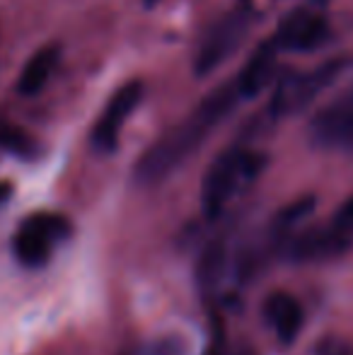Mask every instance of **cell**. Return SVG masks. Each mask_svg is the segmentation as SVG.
Segmentation results:
<instances>
[{
    "label": "cell",
    "mask_w": 353,
    "mask_h": 355,
    "mask_svg": "<svg viewBox=\"0 0 353 355\" xmlns=\"http://www.w3.org/2000/svg\"><path fill=\"white\" fill-rule=\"evenodd\" d=\"M247 32H250V12L245 10H232L225 17L218 19L198 46L196 58H193V73L208 75L218 66H223L242 44Z\"/></svg>",
    "instance_id": "cell-5"
},
{
    "label": "cell",
    "mask_w": 353,
    "mask_h": 355,
    "mask_svg": "<svg viewBox=\"0 0 353 355\" xmlns=\"http://www.w3.org/2000/svg\"><path fill=\"white\" fill-rule=\"evenodd\" d=\"M310 136L322 148L353 150V92L336 99L312 119Z\"/></svg>",
    "instance_id": "cell-9"
},
{
    "label": "cell",
    "mask_w": 353,
    "mask_h": 355,
    "mask_svg": "<svg viewBox=\"0 0 353 355\" xmlns=\"http://www.w3.org/2000/svg\"><path fill=\"white\" fill-rule=\"evenodd\" d=\"M240 99L242 97L235 83H225L213 92H208L201 99V104L179 126L165 133L160 141L143 153V157L138 159L136 169H133L136 182L141 187H155V184L165 182L175 169L182 167L206 143L213 128H218L230 116Z\"/></svg>",
    "instance_id": "cell-1"
},
{
    "label": "cell",
    "mask_w": 353,
    "mask_h": 355,
    "mask_svg": "<svg viewBox=\"0 0 353 355\" xmlns=\"http://www.w3.org/2000/svg\"><path fill=\"white\" fill-rule=\"evenodd\" d=\"M329 39V22L315 8H295L281 19L273 42L281 51H315Z\"/></svg>",
    "instance_id": "cell-7"
},
{
    "label": "cell",
    "mask_w": 353,
    "mask_h": 355,
    "mask_svg": "<svg viewBox=\"0 0 353 355\" xmlns=\"http://www.w3.org/2000/svg\"><path fill=\"white\" fill-rule=\"evenodd\" d=\"M312 208H315V198H310V196L295 201L293 206H288L286 211L276 218V230L278 232H288L293 225H298L302 218H307V215L312 213Z\"/></svg>",
    "instance_id": "cell-14"
},
{
    "label": "cell",
    "mask_w": 353,
    "mask_h": 355,
    "mask_svg": "<svg viewBox=\"0 0 353 355\" xmlns=\"http://www.w3.org/2000/svg\"><path fill=\"white\" fill-rule=\"evenodd\" d=\"M58 63V49L56 46H44L34 53L27 61V66L22 68L17 80V89L24 97H37L44 87L49 85L53 71Z\"/></svg>",
    "instance_id": "cell-12"
},
{
    "label": "cell",
    "mask_w": 353,
    "mask_h": 355,
    "mask_svg": "<svg viewBox=\"0 0 353 355\" xmlns=\"http://www.w3.org/2000/svg\"><path fill=\"white\" fill-rule=\"evenodd\" d=\"M266 167V155L247 148H230L218 155L216 162L208 167L201 187V206L206 218H218L237 193L245 191L257 182Z\"/></svg>",
    "instance_id": "cell-2"
},
{
    "label": "cell",
    "mask_w": 353,
    "mask_h": 355,
    "mask_svg": "<svg viewBox=\"0 0 353 355\" xmlns=\"http://www.w3.org/2000/svg\"><path fill=\"white\" fill-rule=\"evenodd\" d=\"M10 193H12V187H10V184H5V182H0V206L8 201Z\"/></svg>",
    "instance_id": "cell-18"
},
{
    "label": "cell",
    "mask_w": 353,
    "mask_h": 355,
    "mask_svg": "<svg viewBox=\"0 0 353 355\" xmlns=\"http://www.w3.org/2000/svg\"><path fill=\"white\" fill-rule=\"evenodd\" d=\"M71 234V223L61 215L53 213H37L27 218L12 239L15 257L22 266L37 268L44 266L51 254L53 242L66 239Z\"/></svg>",
    "instance_id": "cell-4"
},
{
    "label": "cell",
    "mask_w": 353,
    "mask_h": 355,
    "mask_svg": "<svg viewBox=\"0 0 353 355\" xmlns=\"http://www.w3.org/2000/svg\"><path fill=\"white\" fill-rule=\"evenodd\" d=\"M339 73H341V61H332L315 68V71L295 73L291 78L281 80L271 99V114L273 116H288V114H295L300 109H305L317 94H322L334 83Z\"/></svg>",
    "instance_id": "cell-6"
},
{
    "label": "cell",
    "mask_w": 353,
    "mask_h": 355,
    "mask_svg": "<svg viewBox=\"0 0 353 355\" xmlns=\"http://www.w3.org/2000/svg\"><path fill=\"white\" fill-rule=\"evenodd\" d=\"M225 261H227V252L223 242H211L203 249L196 266V281L201 285L203 293H211V290H216L221 285V278L225 273Z\"/></svg>",
    "instance_id": "cell-13"
},
{
    "label": "cell",
    "mask_w": 353,
    "mask_h": 355,
    "mask_svg": "<svg viewBox=\"0 0 353 355\" xmlns=\"http://www.w3.org/2000/svg\"><path fill=\"white\" fill-rule=\"evenodd\" d=\"M327 3V0H315V5H325Z\"/></svg>",
    "instance_id": "cell-19"
},
{
    "label": "cell",
    "mask_w": 353,
    "mask_h": 355,
    "mask_svg": "<svg viewBox=\"0 0 353 355\" xmlns=\"http://www.w3.org/2000/svg\"><path fill=\"white\" fill-rule=\"evenodd\" d=\"M317 355H353V348L336 341V338H325V341L317 346Z\"/></svg>",
    "instance_id": "cell-16"
},
{
    "label": "cell",
    "mask_w": 353,
    "mask_h": 355,
    "mask_svg": "<svg viewBox=\"0 0 353 355\" xmlns=\"http://www.w3.org/2000/svg\"><path fill=\"white\" fill-rule=\"evenodd\" d=\"M146 3H148V5H153V3H157V0H146Z\"/></svg>",
    "instance_id": "cell-20"
},
{
    "label": "cell",
    "mask_w": 353,
    "mask_h": 355,
    "mask_svg": "<svg viewBox=\"0 0 353 355\" xmlns=\"http://www.w3.org/2000/svg\"><path fill=\"white\" fill-rule=\"evenodd\" d=\"M184 353V346L179 338H167V341H160L155 346L153 355H182Z\"/></svg>",
    "instance_id": "cell-17"
},
{
    "label": "cell",
    "mask_w": 353,
    "mask_h": 355,
    "mask_svg": "<svg viewBox=\"0 0 353 355\" xmlns=\"http://www.w3.org/2000/svg\"><path fill=\"white\" fill-rule=\"evenodd\" d=\"M0 145H3L5 150H10V153L19 155V157H32V155L37 153V145H34V141L27 133L10 131V128L0 131Z\"/></svg>",
    "instance_id": "cell-15"
},
{
    "label": "cell",
    "mask_w": 353,
    "mask_h": 355,
    "mask_svg": "<svg viewBox=\"0 0 353 355\" xmlns=\"http://www.w3.org/2000/svg\"><path fill=\"white\" fill-rule=\"evenodd\" d=\"M264 317L283 346L295 343V338L300 336V331H302V322H305L300 302L288 293L268 295L266 304H264Z\"/></svg>",
    "instance_id": "cell-11"
},
{
    "label": "cell",
    "mask_w": 353,
    "mask_h": 355,
    "mask_svg": "<svg viewBox=\"0 0 353 355\" xmlns=\"http://www.w3.org/2000/svg\"><path fill=\"white\" fill-rule=\"evenodd\" d=\"M278 51H281V49L276 46L273 37L266 39V42H261L259 46L255 49L250 61L242 66V71L237 73V78H235V87L242 99L257 97L261 89L268 87V83L273 80V73H276Z\"/></svg>",
    "instance_id": "cell-10"
},
{
    "label": "cell",
    "mask_w": 353,
    "mask_h": 355,
    "mask_svg": "<svg viewBox=\"0 0 353 355\" xmlns=\"http://www.w3.org/2000/svg\"><path fill=\"white\" fill-rule=\"evenodd\" d=\"M353 247V198L344 203L322 230H307L288 242L293 261H325L346 254Z\"/></svg>",
    "instance_id": "cell-3"
},
{
    "label": "cell",
    "mask_w": 353,
    "mask_h": 355,
    "mask_svg": "<svg viewBox=\"0 0 353 355\" xmlns=\"http://www.w3.org/2000/svg\"><path fill=\"white\" fill-rule=\"evenodd\" d=\"M143 99V85L138 80H131L123 87H119L107 102L104 112L99 114L97 123L92 131V145L99 153H112L119 143V133H121L126 119L131 116L133 109L141 104Z\"/></svg>",
    "instance_id": "cell-8"
}]
</instances>
